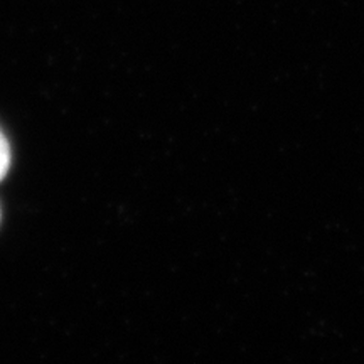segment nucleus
Here are the masks:
<instances>
[{"mask_svg": "<svg viewBox=\"0 0 364 364\" xmlns=\"http://www.w3.org/2000/svg\"><path fill=\"white\" fill-rule=\"evenodd\" d=\"M9 166H11V149H9L6 136L0 132V181L6 177Z\"/></svg>", "mask_w": 364, "mask_h": 364, "instance_id": "nucleus-1", "label": "nucleus"}]
</instances>
